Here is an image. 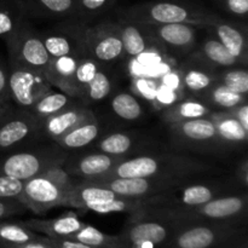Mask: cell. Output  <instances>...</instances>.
<instances>
[{"instance_id":"cell-27","label":"cell","mask_w":248,"mask_h":248,"mask_svg":"<svg viewBox=\"0 0 248 248\" xmlns=\"http://www.w3.org/2000/svg\"><path fill=\"white\" fill-rule=\"evenodd\" d=\"M102 135H103V127L96 116L94 119L84 121L75 126L74 128L57 138L55 143L68 153L78 152L90 145H93Z\"/></svg>"},{"instance_id":"cell-33","label":"cell","mask_w":248,"mask_h":248,"mask_svg":"<svg viewBox=\"0 0 248 248\" xmlns=\"http://www.w3.org/2000/svg\"><path fill=\"white\" fill-rule=\"evenodd\" d=\"M115 85L116 77L111 70V65L101 64L93 79L87 85L81 103L91 108V106L107 101L115 91Z\"/></svg>"},{"instance_id":"cell-38","label":"cell","mask_w":248,"mask_h":248,"mask_svg":"<svg viewBox=\"0 0 248 248\" xmlns=\"http://www.w3.org/2000/svg\"><path fill=\"white\" fill-rule=\"evenodd\" d=\"M93 248H121L118 235H108L85 223L84 227L69 237Z\"/></svg>"},{"instance_id":"cell-23","label":"cell","mask_w":248,"mask_h":248,"mask_svg":"<svg viewBox=\"0 0 248 248\" xmlns=\"http://www.w3.org/2000/svg\"><path fill=\"white\" fill-rule=\"evenodd\" d=\"M127 70L131 78H149L159 80L166 72H169L174 63L161 47H153L136 57L128 58Z\"/></svg>"},{"instance_id":"cell-44","label":"cell","mask_w":248,"mask_h":248,"mask_svg":"<svg viewBox=\"0 0 248 248\" xmlns=\"http://www.w3.org/2000/svg\"><path fill=\"white\" fill-rule=\"evenodd\" d=\"M216 4L230 16L246 19L248 14V0H215Z\"/></svg>"},{"instance_id":"cell-3","label":"cell","mask_w":248,"mask_h":248,"mask_svg":"<svg viewBox=\"0 0 248 248\" xmlns=\"http://www.w3.org/2000/svg\"><path fill=\"white\" fill-rule=\"evenodd\" d=\"M116 15L147 24L188 23L205 28L218 16L200 5L183 1H147L120 9Z\"/></svg>"},{"instance_id":"cell-34","label":"cell","mask_w":248,"mask_h":248,"mask_svg":"<svg viewBox=\"0 0 248 248\" xmlns=\"http://www.w3.org/2000/svg\"><path fill=\"white\" fill-rule=\"evenodd\" d=\"M78 102L79 101H77V99L73 98V97L68 96V94L63 93V92L61 91H55V90L52 89L50 90L47 93L44 94L43 97H40L31 108L27 109V111H28L39 124H41L47 118L60 113V111L64 110L65 108L78 103Z\"/></svg>"},{"instance_id":"cell-46","label":"cell","mask_w":248,"mask_h":248,"mask_svg":"<svg viewBox=\"0 0 248 248\" xmlns=\"http://www.w3.org/2000/svg\"><path fill=\"white\" fill-rule=\"evenodd\" d=\"M0 103L11 104L9 93V64L0 58Z\"/></svg>"},{"instance_id":"cell-51","label":"cell","mask_w":248,"mask_h":248,"mask_svg":"<svg viewBox=\"0 0 248 248\" xmlns=\"http://www.w3.org/2000/svg\"><path fill=\"white\" fill-rule=\"evenodd\" d=\"M220 248H247V235L246 232H241L240 235H237L235 239H232V241L227 242L225 245H223Z\"/></svg>"},{"instance_id":"cell-29","label":"cell","mask_w":248,"mask_h":248,"mask_svg":"<svg viewBox=\"0 0 248 248\" xmlns=\"http://www.w3.org/2000/svg\"><path fill=\"white\" fill-rule=\"evenodd\" d=\"M211 121L215 125L220 140L232 152L245 148L248 142V131L227 110H216L211 114Z\"/></svg>"},{"instance_id":"cell-6","label":"cell","mask_w":248,"mask_h":248,"mask_svg":"<svg viewBox=\"0 0 248 248\" xmlns=\"http://www.w3.org/2000/svg\"><path fill=\"white\" fill-rule=\"evenodd\" d=\"M73 186L74 179L62 166L53 167L24 182L19 202L28 211L43 216L55 207H67Z\"/></svg>"},{"instance_id":"cell-31","label":"cell","mask_w":248,"mask_h":248,"mask_svg":"<svg viewBox=\"0 0 248 248\" xmlns=\"http://www.w3.org/2000/svg\"><path fill=\"white\" fill-rule=\"evenodd\" d=\"M213 111H215L213 109L206 106L200 99L195 97H184L160 113L165 125H171L183 121L195 120V119L210 118Z\"/></svg>"},{"instance_id":"cell-25","label":"cell","mask_w":248,"mask_h":248,"mask_svg":"<svg viewBox=\"0 0 248 248\" xmlns=\"http://www.w3.org/2000/svg\"><path fill=\"white\" fill-rule=\"evenodd\" d=\"M80 57L61 56L51 58L44 75L52 87H57L61 92L77 99L75 90V70ZM78 101V99H77Z\"/></svg>"},{"instance_id":"cell-5","label":"cell","mask_w":248,"mask_h":248,"mask_svg":"<svg viewBox=\"0 0 248 248\" xmlns=\"http://www.w3.org/2000/svg\"><path fill=\"white\" fill-rule=\"evenodd\" d=\"M69 153L55 142L36 143L9 153H0V176L28 181L53 167L62 166Z\"/></svg>"},{"instance_id":"cell-1","label":"cell","mask_w":248,"mask_h":248,"mask_svg":"<svg viewBox=\"0 0 248 248\" xmlns=\"http://www.w3.org/2000/svg\"><path fill=\"white\" fill-rule=\"evenodd\" d=\"M220 173V169L205 160L181 153H149L121 161L108 176L102 178L171 177L200 178Z\"/></svg>"},{"instance_id":"cell-7","label":"cell","mask_w":248,"mask_h":248,"mask_svg":"<svg viewBox=\"0 0 248 248\" xmlns=\"http://www.w3.org/2000/svg\"><path fill=\"white\" fill-rule=\"evenodd\" d=\"M244 232L246 222L176 223L166 248H220Z\"/></svg>"},{"instance_id":"cell-47","label":"cell","mask_w":248,"mask_h":248,"mask_svg":"<svg viewBox=\"0 0 248 248\" xmlns=\"http://www.w3.org/2000/svg\"><path fill=\"white\" fill-rule=\"evenodd\" d=\"M47 237V236H46ZM48 242L53 248H93L89 245L72 239H62V237H47Z\"/></svg>"},{"instance_id":"cell-20","label":"cell","mask_w":248,"mask_h":248,"mask_svg":"<svg viewBox=\"0 0 248 248\" xmlns=\"http://www.w3.org/2000/svg\"><path fill=\"white\" fill-rule=\"evenodd\" d=\"M203 29L210 31V34L219 40L228 48V51L241 62L242 65L247 67L248 40L247 27L245 22L225 19L218 15Z\"/></svg>"},{"instance_id":"cell-39","label":"cell","mask_w":248,"mask_h":248,"mask_svg":"<svg viewBox=\"0 0 248 248\" xmlns=\"http://www.w3.org/2000/svg\"><path fill=\"white\" fill-rule=\"evenodd\" d=\"M118 0H77L74 18L87 24L113 10Z\"/></svg>"},{"instance_id":"cell-14","label":"cell","mask_w":248,"mask_h":248,"mask_svg":"<svg viewBox=\"0 0 248 248\" xmlns=\"http://www.w3.org/2000/svg\"><path fill=\"white\" fill-rule=\"evenodd\" d=\"M190 179L171 177H140V178H96L82 179L107 186L120 196L132 199H148L169 193L176 186Z\"/></svg>"},{"instance_id":"cell-21","label":"cell","mask_w":248,"mask_h":248,"mask_svg":"<svg viewBox=\"0 0 248 248\" xmlns=\"http://www.w3.org/2000/svg\"><path fill=\"white\" fill-rule=\"evenodd\" d=\"M96 116L97 115L91 108L78 102V103L65 108L64 110L44 120L40 124L41 137L47 142H55L57 138L67 133L68 131L74 128L79 124L91 120Z\"/></svg>"},{"instance_id":"cell-18","label":"cell","mask_w":248,"mask_h":248,"mask_svg":"<svg viewBox=\"0 0 248 248\" xmlns=\"http://www.w3.org/2000/svg\"><path fill=\"white\" fill-rule=\"evenodd\" d=\"M125 159L98 150L90 153L78 150L69 153L62 169L74 179H96L108 176Z\"/></svg>"},{"instance_id":"cell-32","label":"cell","mask_w":248,"mask_h":248,"mask_svg":"<svg viewBox=\"0 0 248 248\" xmlns=\"http://www.w3.org/2000/svg\"><path fill=\"white\" fill-rule=\"evenodd\" d=\"M194 52L198 53L207 64L216 69H225L232 67H245L236 57L228 51V48L215 38L212 34H207L202 39L200 45L196 46Z\"/></svg>"},{"instance_id":"cell-9","label":"cell","mask_w":248,"mask_h":248,"mask_svg":"<svg viewBox=\"0 0 248 248\" xmlns=\"http://www.w3.org/2000/svg\"><path fill=\"white\" fill-rule=\"evenodd\" d=\"M171 144L176 149L198 154L222 155L230 153L220 140L210 118L166 125Z\"/></svg>"},{"instance_id":"cell-43","label":"cell","mask_w":248,"mask_h":248,"mask_svg":"<svg viewBox=\"0 0 248 248\" xmlns=\"http://www.w3.org/2000/svg\"><path fill=\"white\" fill-rule=\"evenodd\" d=\"M24 181L7 176H0V199L18 200L23 193Z\"/></svg>"},{"instance_id":"cell-19","label":"cell","mask_w":248,"mask_h":248,"mask_svg":"<svg viewBox=\"0 0 248 248\" xmlns=\"http://www.w3.org/2000/svg\"><path fill=\"white\" fill-rule=\"evenodd\" d=\"M181 73L182 86L186 97L199 98L216 81L217 70L205 62L196 52H193L177 64Z\"/></svg>"},{"instance_id":"cell-24","label":"cell","mask_w":248,"mask_h":248,"mask_svg":"<svg viewBox=\"0 0 248 248\" xmlns=\"http://www.w3.org/2000/svg\"><path fill=\"white\" fill-rule=\"evenodd\" d=\"M118 198H120V195L114 193L107 186L82 181V179H74V186H73L67 207L89 211L91 206L108 202Z\"/></svg>"},{"instance_id":"cell-8","label":"cell","mask_w":248,"mask_h":248,"mask_svg":"<svg viewBox=\"0 0 248 248\" xmlns=\"http://www.w3.org/2000/svg\"><path fill=\"white\" fill-rule=\"evenodd\" d=\"M174 229L176 223L140 210L130 213L118 237L121 248H166Z\"/></svg>"},{"instance_id":"cell-4","label":"cell","mask_w":248,"mask_h":248,"mask_svg":"<svg viewBox=\"0 0 248 248\" xmlns=\"http://www.w3.org/2000/svg\"><path fill=\"white\" fill-rule=\"evenodd\" d=\"M235 177H200L186 181L169 193L145 199V207H193L244 190Z\"/></svg>"},{"instance_id":"cell-28","label":"cell","mask_w":248,"mask_h":248,"mask_svg":"<svg viewBox=\"0 0 248 248\" xmlns=\"http://www.w3.org/2000/svg\"><path fill=\"white\" fill-rule=\"evenodd\" d=\"M108 102L111 114L123 123H138L147 116V103L131 91H114L108 98Z\"/></svg>"},{"instance_id":"cell-13","label":"cell","mask_w":248,"mask_h":248,"mask_svg":"<svg viewBox=\"0 0 248 248\" xmlns=\"http://www.w3.org/2000/svg\"><path fill=\"white\" fill-rule=\"evenodd\" d=\"M86 56L104 65L126 60L120 33L113 19H104L87 27L85 36Z\"/></svg>"},{"instance_id":"cell-16","label":"cell","mask_w":248,"mask_h":248,"mask_svg":"<svg viewBox=\"0 0 248 248\" xmlns=\"http://www.w3.org/2000/svg\"><path fill=\"white\" fill-rule=\"evenodd\" d=\"M93 145L94 150L128 159L156 152L157 143L149 133L131 130L103 133Z\"/></svg>"},{"instance_id":"cell-41","label":"cell","mask_w":248,"mask_h":248,"mask_svg":"<svg viewBox=\"0 0 248 248\" xmlns=\"http://www.w3.org/2000/svg\"><path fill=\"white\" fill-rule=\"evenodd\" d=\"M101 63L90 57H81L78 62L77 70H75V90H77V99L80 103L86 91L87 85L93 79Z\"/></svg>"},{"instance_id":"cell-12","label":"cell","mask_w":248,"mask_h":248,"mask_svg":"<svg viewBox=\"0 0 248 248\" xmlns=\"http://www.w3.org/2000/svg\"><path fill=\"white\" fill-rule=\"evenodd\" d=\"M44 142L40 124L27 110L12 108L0 120V153H9Z\"/></svg>"},{"instance_id":"cell-52","label":"cell","mask_w":248,"mask_h":248,"mask_svg":"<svg viewBox=\"0 0 248 248\" xmlns=\"http://www.w3.org/2000/svg\"><path fill=\"white\" fill-rule=\"evenodd\" d=\"M12 108V104H4V103H0V120L2 119V116Z\"/></svg>"},{"instance_id":"cell-36","label":"cell","mask_w":248,"mask_h":248,"mask_svg":"<svg viewBox=\"0 0 248 248\" xmlns=\"http://www.w3.org/2000/svg\"><path fill=\"white\" fill-rule=\"evenodd\" d=\"M198 99L202 101L206 106L213 110H229L236 106L247 102V96L232 91L220 82L216 81L207 91L201 94Z\"/></svg>"},{"instance_id":"cell-42","label":"cell","mask_w":248,"mask_h":248,"mask_svg":"<svg viewBox=\"0 0 248 248\" xmlns=\"http://www.w3.org/2000/svg\"><path fill=\"white\" fill-rule=\"evenodd\" d=\"M131 92L152 106L159 81L149 78H131Z\"/></svg>"},{"instance_id":"cell-15","label":"cell","mask_w":248,"mask_h":248,"mask_svg":"<svg viewBox=\"0 0 248 248\" xmlns=\"http://www.w3.org/2000/svg\"><path fill=\"white\" fill-rule=\"evenodd\" d=\"M52 89L44 73L9 64V93L16 108L27 110Z\"/></svg>"},{"instance_id":"cell-48","label":"cell","mask_w":248,"mask_h":248,"mask_svg":"<svg viewBox=\"0 0 248 248\" xmlns=\"http://www.w3.org/2000/svg\"><path fill=\"white\" fill-rule=\"evenodd\" d=\"M227 111H229V113L232 114V115L234 116V118L236 119L240 124H241L242 127H244L245 130L248 131V104H247V102L240 104V106H236L235 108L229 109V110H227Z\"/></svg>"},{"instance_id":"cell-37","label":"cell","mask_w":248,"mask_h":248,"mask_svg":"<svg viewBox=\"0 0 248 248\" xmlns=\"http://www.w3.org/2000/svg\"><path fill=\"white\" fill-rule=\"evenodd\" d=\"M40 234L33 232L22 222H2L0 220V247L21 246L39 239Z\"/></svg>"},{"instance_id":"cell-2","label":"cell","mask_w":248,"mask_h":248,"mask_svg":"<svg viewBox=\"0 0 248 248\" xmlns=\"http://www.w3.org/2000/svg\"><path fill=\"white\" fill-rule=\"evenodd\" d=\"M247 203V189H244L193 207H145L142 208V211L159 216L177 224L200 222H246Z\"/></svg>"},{"instance_id":"cell-10","label":"cell","mask_w":248,"mask_h":248,"mask_svg":"<svg viewBox=\"0 0 248 248\" xmlns=\"http://www.w3.org/2000/svg\"><path fill=\"white\" fill-rule=\"evenodd\" d=\"M9 64L45 73L51 57L41 40L40 33L29 22L5 40Z\"/></svg>"},{"instance_id":"cell-45","label":"cell","mask_w":248,"mask_h":248,"mask_svg":"<svg viewBox=\"0 0 248 248\" xmlns=\"http://www.w3.org/2000/svg\"><path fill=\"white\" fill-rule=\"evenodd\" d=\"M27 207L18 200L14 199H0V220H4L12 216L23 215L27 212Z\"/></svg>"},{"instance_id":"cell-17","label":"cell","mask_w":248,"mask_h":248,"mask_svg":"<svg viewBox=\"0 0 248 248\" xmlns=\"http://www.w3.org/2000/svg\"><path fill=\"white\" fill-rule=\"evenodd\" d=\"M161 50L172 60H184L198 46V27L188 23L150 24Z\"/></svg>"},{"instance_id":"cell-50","label":"cell","mask_w":248,"mask_h":248,"mask_svg":"<svg viewBox=\"0 0 248 248\" xmlns=\"http://www.w3.org/2000/svg\"><path fill=\"white\" fill-rule=\"evenodd\" d=\"M1 248H53L51 246V244L48 242L47 237L40 235L39 239L34 240V241L28 242L26 245H21V246H4Z\"/></svg>"},{"instance_id":"cell-22","label":"cell","mask_w":248,"mask_h":248,"mask_svg":"<svg viewBox=\"0 0 248 248\" xmlns=\"http://www.w3.org/2000/svg\"><path fill=\"white\" fill-rule=\"evenodd\" d=\"M120 33L125 48L126 60L136 57L153 47H157V43L153 35L150 24L133 21L118 16L114 19ZM160 47V46H159Z\"/></svg>"},{"instance_id":"cell-30","label":"cell","mask_w":248,"mask_h":248,"mask_svg":"<svg viewBox=\"0 0 248 248\" xmlns=\"http://www.w3.org/2000/svg\"><path fill=\"white\" fill-rule=\"evenodd\" d=\"M27 17L33 18H74L77 0H22Z\"/></svg>"},{"instance_id":"cell-26","label":"cell","mask_w":248,"mask_h":248,"mask_svg":"<svg viewBox=\"0 0 248 248\" xmlns=\"http://www.w3.org/2000/svg\"><path fill=\"white\" fill-rule=\"evenodd\" d=\"M22 224L44 236L69 239L72 235H74L84 227L85 223L81 222L74 213H67V215H62L52 219L33 218V219L23 220Z\"/></svg>"},{"instance_id":"cell-40","label":"cell","mask_w":248,"mask_h":248,"mask_svg":"<svg viewBox=\"0 0 248 248\" xmlns=\"http://www.w3.org/2000/svg\"><path fill=\"white\" fill-rule=\"evenodd\" d=\"M217 81L242 96L248 93L247 67H232L217 70Z\"/></svg>"},{"instance_id":"cell-11","label":"cell","mask_w":248,"mask_h":248,"mask_svg":"<svg viewBox=\"0 0 248 248\" xmlns=\"http://www.w3.org/2000/svg\"><path fill=\"white\" fill-rule=\"evenodd\" d=\"M89 26L78 18H67L39 33L51 58L61 56L81 58L87 57L85 36Z\"/></svg>"},{"instance_id":"cell-49","label":"cell","mask_w":248,"mask_h":248,"mask_svg":"<svg viewBox=\"0 0 248 248\" xmlns=\"http://www.w3.org/2000/svg\"><path fill=\"white\" fill-rule=\"evenodd\" d=\"M234 177L236 178V181L239 182V184L242 186V188L247 189V186H248V160L246 156L242 157V160L239 162V165H237V169H236V171H235Z\"/></svg>"},{"instance_id":"cell-35","label":"cell","mask_w":248,"mask_h":248,"mask_svg":"<svg viewBox=\"0 0 248 248\" xmlns=\"http://www.w3.org/2000/svg\"><path fill=\"white\" fill-rule=\"evenodd\" d=\"M27 22L22 0H0V38L6 40Z\"/></svg>"}]
</instances>
